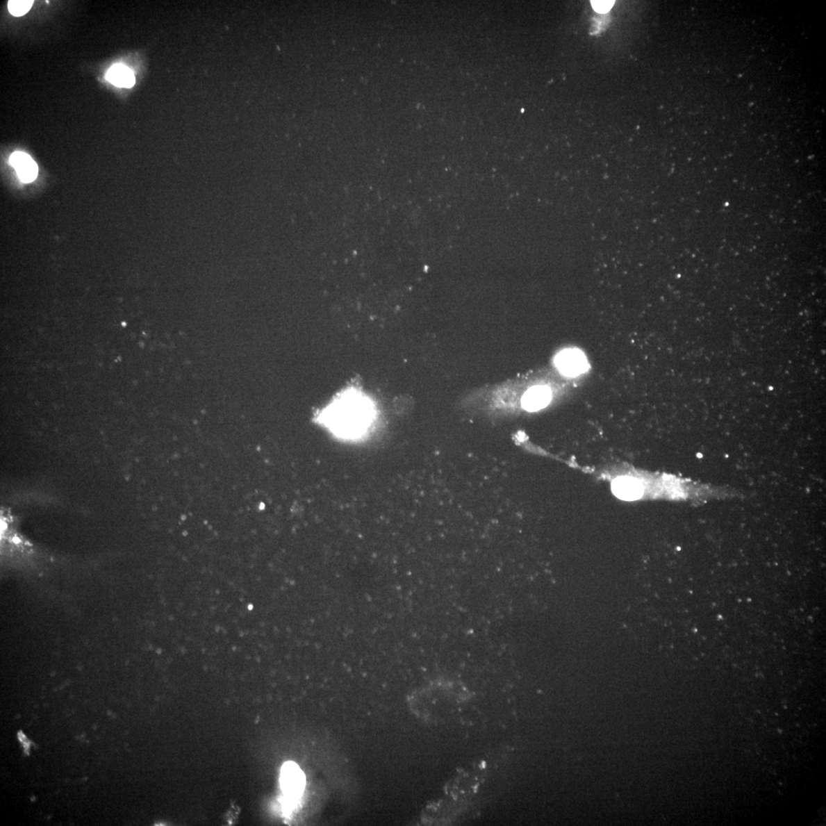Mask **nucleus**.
<instances>
[{"label": "nucleus", "mask_w": 826, "mask_h": 826, "mask_svg": "<svg viewBox=\"0 0 826 826\" xmlns=\"http://www.w3.org/2000/svg\"><path fill=\"white\" fill-rule=\"evenodd\" d=\"M372 400L356 388H347L317 416V421L336 436L347 439L367 433L375 419Z\"/></svg>", "instance_id": "obj_1"}, {"label": "nucleus", "mask_w": 826, "mask_h": 826, "mask_svg": "<svg viewBox=\"0 0 826 826\" xmlns=\"http://www.w3.org/2000/svg\"><path fill=\"white\" fill-rule=\"evenodd\" d=\"M280 784L282 790L290 803L299 798L304 791L306 777L298 765L294 762L286 763L281 770Z\"/></svg>", "instance_id": "obj_2"}, {"label": "nucleus", "mask_w": 826, "mask_h": 826, "mask_svg": "<svg viewBox=\"0 0 826 826\" xmlns=\"http://www.w3.org/2000/svg\"><path fill=\"white\" fill-rule=\"evenodd\" d=\"M555 363L560 372L568 377L578 376L589 368L585 354L579 349H566L560 352Z\"/></svg>", "instance_id": "obj_3"}, {"label": "nucleus", "mask_w": 826, "mask_h": 826, "mask_svg": "<svg viewBox=\"0 0 826 826\" xmlns=\"http://www.w3.org/2000/svg\"><path fill=\"white\" fill-rule=\"evenodd\" d=\"M10 163L16 170L22 183H30L37 178L39 167L32 157L27 154L16 151L11 155Z\"/></svg>", "instance_id": "obj_4"}, {"label": "nucleus", "mask_w": 826, "mask_h": 826, "mask_svg": "<svg viewBox=\"0 0 826 826\" xmlns=\"http://www.w3.org/2000/svg\"><path fill=\"white\" fill-rule=\"evenodd\" d=\"M612 491L615 495L624 501H636L643 495V487L641 483L630 477H618L612 483Z\"/></svg>", "instance_id": "obj_5"}, {"label": "nucleus", "mask_w": 826, "mask_h": 826, "mask_svg": "<svg viewBox=\"0 0 826 826\" xmlns=\"http://www.w3.org/2000/svg\"><path fill=\"white\" fill-rule=\"evenodd\" d=\"M551 397L552 393L548 388L536 386L525 393L522 405L528 411H537L550 404Z\"/></svg>", "instance_id": "obj_6"}, {"label": "nucleus", "mask_w": 826, "mask_h": 826, "mask_svg": "<svg viewBox=\"0 0 826 826\" xmlns=\"http://www.w3.org/2000/svg\"><path fill=\"white\" fill-rule=\"evenodd\" d=\"M112 85L118 88H131L135 85L133 72L124 65H113L106 75Z\"/></svg>", "instance_id": "obj_7"}, {"label": "nucleus", "mask_w": 826, "mask_h": 826, "mask_svg": "<svg viewBox=\"0 0 826 826\" xmlns=\"http://www.w3.org/2000/svg\"><path fill=\"white\" fill-rule=\"evenodd\" d=\"M33 3V0H11L8 3L9 11L15 17L24 16Z\"/></svg>", "instance_id": "obj_8"}, {"label": "nucleus", "mask_w": 826, "mask_h": 826, "mask_svg": "<svg viewBox=\"0 0 826 826\" xmlns=\"http://www.w3.org/2000/svg\"><path fill=\"white\" fill-rule=\"evenodd\" d=\"M592 3L593 9L600 13H607L612 8L615 1H607V0H602V1H590Z\"/></svg>", "instance_id": "obj_9"}]
</instances>
